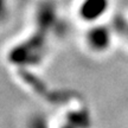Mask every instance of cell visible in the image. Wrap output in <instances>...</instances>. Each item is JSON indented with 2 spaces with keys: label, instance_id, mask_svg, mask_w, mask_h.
<instances>
[{
  "label": "cell",
  "instance_id": "cell-3",
  "mask_svg": "<svg viewBox=\"0 0 128 128\" xmlns=\"http://www.w3.org/2000/svg\"><path fill=\"white\" fill-rule=\"evenodd\" d=\"M7 14H8L7 0H0V22H2L7 18Z\"/></svg>",
  "mask_w": 128,
  "mask_h": 128
},
{
  "label": "cell",
  "instance_id": "cell-2",
  "mask_svg": "<svg viewBox=\"0 0 128 128\" xmlns=\"http://www.w3.org/2000/svg\"><path fill=\"white\" fill-rule=\"evenodd\" d=\"M87 44L92 51L103 52L112 44V32L107 26L95 25L87 32Z\"/></svg>",
  "mask_w": 128,
  "mask_h": 128
},
{
  "label": "cell",
  "instance_id": "cell-1",
  "mask_svg": "<svg viewBox=\"0 0 128 128\" xmlns=\"http://www.w3.org/2000/svg\"><path fill=\"white\" fill-rule=\"evenodd\" d=\"M110 0H82L78 7V14L83 22L96 23L109 8Z\"/></svg>",
  "mask_w": 128,
  "mask_h": 128
}]
</instances>
